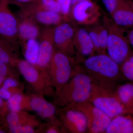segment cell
<instances>
[{
  "label": "cell",
  "instance_id": "6da1fadb",
  "mask_svg": "<svg viewBox=\"0 0 133 133\" xmlns=\"http://www.w3.org/2000/svg\"><path fill=\"white\" fill-rule=\"evenodd\" d=\"M118 64L107 54H98L87 58L84 68L93 81L114 91L119 73Z\"/></svg>",
  "mask_w": 133,
  "mask_h": 133
},
{
  "label": "cell",
  "instance_id": "7a4b0ae2",
  "mask_svg": "<svg viewBox=\"0 0 133 133\" xmlns=\"http://www.w3.org/2000/svg\"><path fill=\"white\" fill-rule=\"evenodd\" d=\"M79 69L71 81L59 91L61 105H71L88 101L92 88V80L84 70Z\"/></svg>",
  "mask_w": 133,
  "mask_h": 133
},
{
  "label": "cell",
  "instance_id": "3957f363",
  "mask_svg": "<svg viewBox=\"0 0 133 133\" xmlns=\"http://www.w3.org/2000/svg\"><path fill=\"white\" fill-rule=\"evenodd\" d=\"M88 101L112 118L121 115L124 111L123 105L115 96L114 91L93 81Z\"/></svg>",
  "mask_w": 133,
  "mask_h": 133
},
{
  "label": "cell",
  "instance_id": "277c9868",
  "mask_svg": "<svg viewBox=\"0 0 133 133\" xmlns=\"http://www.w3.org/2000/svg\"><path fill=\"white\" fill-rule=\"evenodd\" d=\"M106 28L108 31L107 52L117 64L123 62L129 52L128 40L124 36L118 26L113 21L106 18Z\"/></svg>",
  "mask_w": 133,
  "mask_h": 133
},
{
  "label": "cell",
  "instance_id": "5b68a950",
  "mask_svg": "<svg viewBox=\"0 0 133 133\" xmlns=\"http://www.w3.org/2000/svg\"><path fill=\"white\" fill-rule=\"evenodd\" d=\"M70 105L72 109L78 110L85 115L89 132H104L111 121L112 118L88 101Z\"/></svg>",
  "mask_w": 133,
  "mask_h": 133
},
{
  "label": "cell",
  "instance_id": "8992f818",
  "mask_svg": "<svg viewBox=\"0 0 133 133\" xmlns=\"http://www.w3.org/2000/svg\"><path fill=\"white\" fill-rule=\"evenodd\" d=\"M8 0H0V37L17 47L19 43L18 35V18L9 8Z\"/></svg>",
  "mask_w": 133,
  "mask_h": 133
},
{
  "label": "cell",
  "instance_id": "52a82bcc",
  "mask_svg": "<svg viewBox=\"0 0 133 133\" xmlns=\"http://www.w3.org/2000/svg\"><path fill=\"white\" fill-rule=\"evenodd\" d=\"M68 22L53 27L52 37L56 50L71 57L76 53L74 45L76 28Z\"/></svg>",
  "mask_w": 133,
  "mask_h": 133
},
{
  "label": "cell",
  "instance_id": "ba28073f",
  "mask_svg": "<svg viewBox=\"0 0 133 133\" xmlns=\"http://www.w3.org/2000/svg\"><path fill=\"white\" fill-rule=\"evenodd\" d=\"M49 66L54 81L59 91L71 77V66L70 57L56 50Z\"/></svg>",
  "mask_w": 133,
  "mask_h": 133
},
{
  "label": "cell",
  "instance_id": "9c48e42d",
  "mask_svg": "<svg viewBox=\"0 0 133 133\" xmlns=\"http://www.w3.org/2000/svg\"><path fill=\"white\" fill-rule=\"evenodd\" d=\"M20 14L30 17L37 23L47 26H57L66 21L60 14L47 11L32 3L21 7Z\"/></svg>",
  "mask_w": 133,
  "mask_h": 133
},
{
  "label": "cell",
  "instance_id": "30bf717a",
  "mask_svg": "<svg viewBox=\"0 0 133 133\" xmlns=\"http://www.w3.org/2000/svg\"><path fill=\"white\" fill-rule=\"evenodd\" d=\"M53 27H48L41 31L36 65L41 68L49 66L56 50L52 37Z\"/></svg>",
  "mask_w": 133,
  "mask_h": 133
},
{
  "label": "cell",
  "instance_id": "8fae6325",
  "mask_svg": "<svg viewBox=\"0 0 133 133\" xmlns=\"http://www.w3.org/2000/svg\"><path fill=\"white\" fill-rule=\"evenodd\" d=\"M70 15L80 24H89L95 22L99 16L98 7L90 0H84L71 7Z\"/></svg>",
  "mask_w": 133,
  "mask_h": 133
},
{
  "label": "cell",
  "instance_id": "7c38bea8",
  "mask_svg": "<svg viewBox=\"0 0 133 133\" xmlns=\"http://www.w3.org/2000/svg\"><path fill=\"white\" fill-rule=\"evenodd\" d=\"M62 118L65 126L72 132L83 133L87 131L86 116L78 110L72 108L67 110Z\"/></svg>",
  "mask_w": 133,
  "mask_h": 133
},
{
  "label": "cell",
  "instance_id": "4fadbf2b",
  "mask_svg": "<svg viewBox=\"0 0 133 133\" xmlns=\"http://www.w3.org/2000/svg\"><path fill=\"white\" fill-rule=\"evenodd\" d=\"M18 19L19 43L31 39H38L41 31L37 23L30 17L20 14Z\"/></svg>",
  "mask_w": 133,
  "mask_h": 133
},
{
  "label": "cell",
  "instance_id": "5bb4252c",
  "mask_svg": "<svg viewBox=\"0 0 133 133\" xmlns=\"http://www.w3.org/2000/svg\"><path fill=\"white\" fill-rule=\"evenodd\" d=\"M74 45L76 51L83 57L92 56L95 51L88 31L83 28H76Z\"/></svg>",
  "mask_w": 133,
  "mask_h": 133
},
{
  "label": "cell",
  "instance_id": "9a60e30c",
  "mask_svg": "<svg viewBox=\"0 0 133 133\" xmlns=\"http://www.w3.org/2000/svg\"><path fill=\"white\" fill-rule=\"evenodd\" d=\"M113 21L117 26L124 27L133 26V11L123 1L112 14Z\"/></svg>",
  "mask_w": 133,
  "mask_h": 133
},
{
  "label": "cell",
  "instance_id": "2e32d148",
  "mask_svg": "<svg viewBox=\"0 0 133 133\" xmlns=\"http://www.w3.org/2000/svg\"><path fill=\"white\" fill-rule=\"evenodd\" d=\"M107 133L133 132V124L131 119L118 115L112 119L106 129Z\"/></svg>",
  "mask_w": 133,
  "mask_h": 133
},
{
  "label": "cell",
  "instance_id": "e0dca14e",
  "mask_svg": "<svg viewBox=\"0 0 133 133\" xmlns=\"http://www.w3.org/2000/svg\"><path fill=\"white\" fill-rule=\"evenodd\" d=\"M30 106L33 110L43 118L52 117L56 112L53 105L40 98H35L30 101Z\"/></svg>",
  "mask_w": 133,
  "mask_h": 133
},
{
  "label": "cell",
  "instance_id": "ac0fdd59",
  "mask_svg": "<svg viewBox=\"0 0 133 133\" xmlns=\"http://www.w3.org/2000/svg\"><path fill=\"white\" fill-rule=\"evenodd\" d=\"M20 43L24 46L26 61L33 65H36L39 50V42L37 39H29Z\"/></svg>",
  "mask_w": 133,
  "mask_h": 133
},
{
  "label": "cell",
  "instance_id": "d6986e66",
  "mask_svg": "<svg viewBox=\"0 0 133 133\" xmlns=\"http://www.w3.org/2000/svg\"><path fill=\"white\" fill-rule=\"evenodd\" d=\"M18 66L21 73L28 82L33 84L37 81L39 74L33 65L27 61L21 60L18 62Z\"/></svg>",
  "mask_w": 133,
  "mask_h": 133
},
{
  "label": "cell",
  "instance_id": "ffe728a7",
  "mask_svg": "<svg viewBox=\"0 0 133 133\" xmlns=\"http://www.w3.org/2000/svg\"><path fill=\"white\" fill-rule=\"evenodd\" d=\"M15 47L11 43L0 37V63L7 64L11 61H15V58L12 57V51Z\"/></svg>",
  "mask_w": 133,
  "mask_h": 133
},
{
  "label": "cell",
  "instance_id": "44dd1931",
  "mask_svg": "<svg viewBox=\"0 0 133 133\" xmlns=\"http://www.w3.org/2000/svg\"><path fill=\"white\" fill-rule=\"evenodd\" d=\"M114 94L121 103L127 104L133 98V85L126 84L121 86Z\"/></svg>",
  "mask_w": 133,
  "mask_h": 133
},
{
  "label": "cell",
  "instance_id": "7402d4cb",
  "mask_svg": "<svg viewBox=\"0 0 133 133\" xmlns=\"http://www.w3.org/2000/svg\"><path fill=\"white\" fill-rule=\"evenodd\" d=\"M36 3L43 9L61 14V8L56 0H37Z\"/></svg>",
  "mask_w": 133,
  "mask_h": 133
},
{
  "label": "cell",
  "instance_id": "603a6c76",
  "mask_svg": "<svg viewBox=\"0 0 133 133\" xmlns=\"http://www.w3.org/2000/svg\"><path fill=\"white\" fill-rule=\"evenodd\" d=\"M101 49V54H107V46L108 38V31L106 27L100 26L97 28Z\"/></svg>",
  "mask_w": 133,
  "mask_h": 133
},
{
  "label": "cell",
  "instance_id": "cb8c5ba5",
  "mask_svg": "<svg viewBox=\"0 0 133 133\" xmlns=\"http://www.w3.org/2000/svg\"><path fill=\"white\" fill-rule=\"evenodd\" d=\"M7 121L10 131L12 133H19L20 128L19 116L15 112H12L8 115Z\"/></svg>",
  "mask_w": 133,
  "mask_h": 133
},
{
  "label": "cell",
  "instance_id": "d4e9b609",
  "mask_svg": "<svg viewBox=\"0 0 133 133\" xmlns=\"http://www.w3.org/2000/svg\"><path fill=\"white\" fill-rule=\"evenodd\" d=\"M22 95L19 94H15L10 97L8 100V106L12 112H17L20 111L21 108Z\"/></svg>",
  "mask_w": 133,
  "mask_h": 133
},
{
  "label": "cell",
  "instance_id": "484cf974",
  "mask_svg": "<svg viewBox=\"0 0 133 133\" xmlns=\"http://www.w3.org/2000/svg\"><path fill=\"white\" fill-rule=\"evenodd\" d=\"M60 6L61 15L68 21L71 8L72 0H56Z\"/></svg>",
  "mask_w": 133,
  "mask_h": 133
},
{
  "label": "cell",
  "instance_id": "4316f807",
  "mask_svg": "<svg viewBox=\"0 0 133 133\" xmlns=\"http://www.w3.org/2000/svg\"><path fill=\"white\" fill-rule=\"evenodd\" d=\"M88 32L91 41L93 44L95 51H97L98 54H101L99 38L97 28L96 29H92L90 31H88Z\"/></svg>",
  "mask_w": 133,
  "mask_h": 133
},
{
  "label": "cell",
  "instance_id": "83f0119b",
  "mask_svg": "<svg viewBox=\"0 0 133 133\" xmlns=\"http://www.w3.org/2000/svg\"><path fill=\"white\" fill-rule=\"evenodd\" d=\"M122 1V0H102L106 9L111 15Z\"/></svg>",
  "mask_w": 133,
  "mask_h": 133
},
{
  "label": "cell",
  "instance_id": "f1b7e54d",
  "mask_svg": "<svg viewBox=\"0 0 133 133\" xmlns=\"http://www.w3.org/2000/svg\"><path fill=\"white\" fill-rule=\"evenodd\" d=\"M122 71L126 78L133 81V62L129 60L126 61L123 64Z\"/></svg>",
  "mask_w": 133,
  "mask_h": 133
},
{
  "label": "cell",
  "instance_id": "f546056e",
  "mask_svg": "<svg viewBox=\"0 0 133 133\" xmlns=\"http://www.w3.org/2000/svg\"><path fill=\"white\" fill-rule=\"evenodd\" d=\"M9 4H13L20 7L37 2V0H8Z\"/></svg>",
  "mask_w": 133,
  "mask_h": 133
},
{
  "label": "cell",
  "instance_id": "4dcf8cb0",
  "mask_svg": "<svg viewBox=\"0 0 133 133\" xmlns=\"http://www.w3.org/2000/svg\"><path fill=\"white\" fill-rule=\"evenodd\" d=\"M6 64L4 63H0V84L2 83L7 72Z\"/></svg>",
  "mask_w": 133,
  "mask_h": 133
},
{
  "label": "cell",
  "instance_id": "1f68e13d",
  "mask_svg": "<svg viewBox=\"0 0 133 133\" xmlns=\"http://www.w3.org/2000/svg\"><path fill=\"white\" fill-rule=\"evenodd\" d=\"M17 85V82L15 79L8 78L5 80L3 83V87L8 89L10 87H15Z\"/></svg>",
  "mask_w": 133,
  "mask_h": 133
},
{
  "label": "cell",
  "instance_id": "d6a6232c",
  "mask_svg": "<svg viewBox=\"0 0 133 133\" xmlns=\"http://www.w3.org/2000/svg\"><path fill=\"white\" fill-rule=\"evenodd\" d=\"M11 97V94L7 89L4 87L0 88V97L5 99H9Z\"/></svg>",
  "mask_w": 133,
  "mask_h": 133
},
{
  "label": "cell",
  "instance_id": "836d02e7",
  "mask_svg": "<svg viewBox=\"0 0 133 133\" xmlns=\"http://www.w3.org/2000/svg\"><path fill=\"white\" fill-rule=\"evenodd\" d=\"M34 132L33 129L30 126H21L19 133H31Z\"/></svg>",
  "mask_w": 133,
  "mask_h": 133
},
{
  "label": "cell",
  "instance_id": "e575fe53",
  "mask_svg": "<svg viewBox=\"0 0 133 133\" xmlns=\"http://www.w3.org/2000/svg\"><path fill=\"white\" fill-rule=\"evenodd\" d=\"M128 41L129 43L133 48V29L129 33Z\"/></svg>",
  "mask_w": 133,
  "mask_h": 133
},
{
  "label": "cell",
  "instance_id": "d590c367",
  "mask_svg": "<svg viewBox=\"0 0 133 133\" xmlns=\"http://www.w3.org/2000/svg\"><path fill=\"white\" fill-rule=\"evenodd\" d=\"M84 0H72L71 7L78 3Z\"/></svg>",
  "mask_w": 133,
  "mask_h": 133
},
{
  "label": "cell",
  "instance_id": "8d00e7d4",
  "mask_svg": "<svg viewBox=\"0 0 133 133\" xmlns=\"http://www.w3.org/2000/svg\"><path fill=\"white\" fill-rule=\"evenodd\" d=\"M47 132L48 133H58L57 131L55 129H49Z\"/></svg>",
  "mask_w": 133,
  "mask_h": 133
},
{
  "label": "cell",
  "instance_id": "74e56055",
  "mask_svg": "<svg viewBox=\"0 0 133 133\" xmlns=\"http://www.w3.org/2000/svg\"><path fill=\"white\" fill-rule=\"evenodd\" d=\"M3 104V101L2 98L0 97V106H1Z\"/></svg>",
  "mask_w": 133,
  "mask_h": 133
},
{
  "label": "cell",
  "instance_id": "f35d334b",
  "mask_svg": "<svg viewBox=\"0 0 133 133\" xmlns=\"http://www.w3.org/2000/svg\"><path fill=\"white\" fill-rule=\"evenodd\" d=\"M129 61H131V62H133V56H131V57L129 58Z\"/></svg>",
  "mask_w": 133,
  "mask_h": 133
},
{
  "label": "cell",
  "instance_id": "ab89813d",
  "mask_svg": "<svg viewBox=\"0 0 133 133\" xmlns=\"http://www.w3.org/2000/svg\"><path fill=\"white\" fill-rule=\"evenodd\" d=\"M5 133V132H3V131H1V130H0V133Z\"/></svg>",
  "mask_w": 133,
  "mask_h": 133
},
{
  "label": "cell",
  "instance_id": "60d3db41",
  "mask_svg": "<svg viewBox=\"0 0 133 133\" xmlns=\"http://www.w3.org/2000/svg\"><path fill=\"white\" fill-rule=\"evenodd\" d=\"M132 6H133V3H132Z\"/></svg>",
  "mask_w": 133,
  "mask_h": 133
},
{
  "label": "cell",
  "instance_id": "b9f144b4",
  "mask_svg": "<svg viewBox=\"0 0 133 133\" xmlns=\"http://www.w3.org/2000/svg\"><path fill=\"white\" fill-rule=\"evenodd\" d=\"M133 11V9H132Z\"/></svg>",
  "mask_w": 133,
  "mask_h": 133
}]
</instances>
